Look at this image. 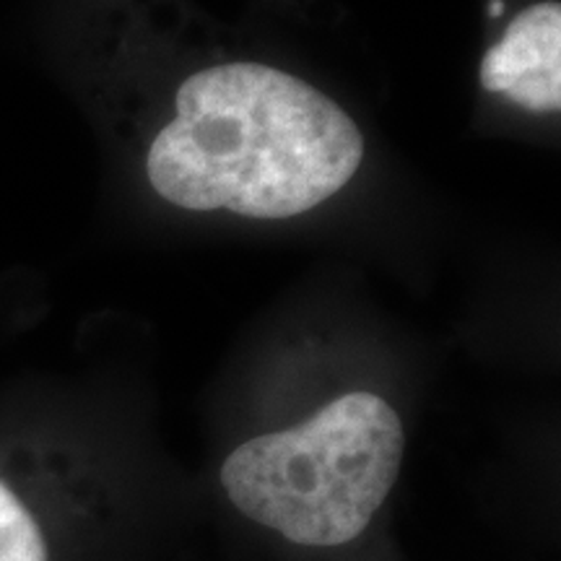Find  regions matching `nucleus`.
<instances>
[{
  "label": "nucleus",
  "instance_id": "f257e3e1",
  "mask_svg": "<svg viewBox=\"0 0 561 561\" xmlns=\"http://www.w3.org/2000/svg\"><path fill=\"white\" fill-rule=\"evenodd\" d=\"M174 107L146 170L187 210L289 219L339 193L364 159L359 128L331 96L261 62L198 70Z\"/></svg>",
  "mask_w": 561,
  "mask_h": 561
},
{
  "label": "nucleus",
  "instance_id": "f03ea898",
  "mask_svg": "<svg viewBox=\"0 0 561 561\" xmlns=\"http://www.w3.org/2000/svg\"><path fill=\"white\" fill-rule=\"evenodd\" d=\"M405 453L398 413L375 392H348L294 430L229 455L221 486L242 515L301 546H341L371 523Z\"/></svg>",
  "mask_w": 561,
  "mask_h": 561
},
{
  "label": "nucleus",
  "instance_id": "7ed1b4c3",
  "mask_svg": "<svg viewBox=\"0 0 561 561\" xmlns=\"http://www.w3.org/2000/svg\"><path fill=\"white\" fill-rule=\"evenodd\" d=\"M481 87L533 112L561 107V5H530L481 60Z\"/></svg>",
  "mask_w": 561,
  "mask_h": 561
},
{
  "label": "nucleus",
  "instance_id": "20e7f679",
  "mask_svg": "<svg viewBox=\"0 0 561 561\" xmlns=\"http://www.w3.org/2000/svg\"><path fill=\"white\" fill-rule=\"evenodd\" d=\"M0 561H47V546L32 512L0 481Z\"/></svg>",
  "mask_w": 561,
  "mask_h": 561
},
{
  "label": "nucleus",
  "instance_id": "39448f33",
  "mask_svg": "<svg viewBox=\"0 0 561 561\" xmlns=\"http://www.w3.org/2000/svg\"><path fill=\"white\" fill-rule=\"evenodd\" d=\"M502 11H504V3H502V0H491V3H489V13H491V16H502Z\"/></svg>",
  "mask_w": 561,
  "mask_h": 561
}]
</instances>
